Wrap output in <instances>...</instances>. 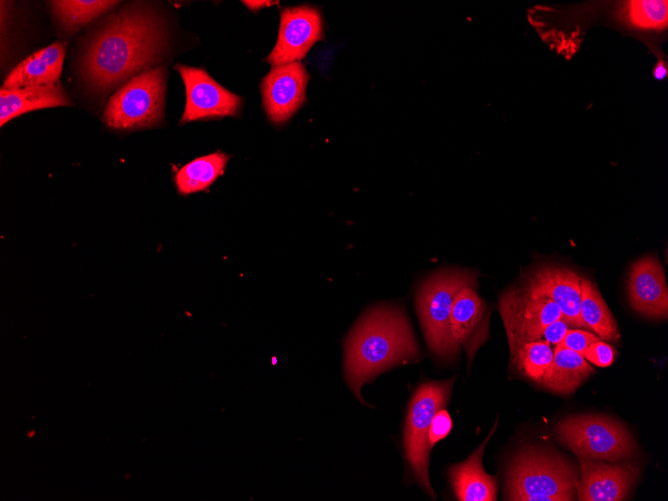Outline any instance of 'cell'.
<instances>
[{"label": "cell", "instance_id": "obj_15", "mask_svg": "<svg viewBox=\"0 0 668 501\" xmlns=\"http://www.w3.org/2000/svg\"><path fill=\"white\" fill-rule=\"evenodd\" d=\"M628 299L631 307L644 316L667 318L668 289L664 269L656 256H644L631 265Z\"/></svg>", "mask_w": 668, "mask_h": 501}, {"label": "cell", "instance_id": "obj_10", "mask_svg": "<svg viewBox=\"0 0 668 501\" xmlns=\"http://www.w3.org/2000/svg\"><path fill=\"white\" fill-rule=\"evenodd\" d=\"M277 43L266 58L273 67L302 59L315 42L323 37L319 11L310 6H298L281 12Z\"/></svg>", "mask_w": 668, "mask_h": 501}, {"label": "cell", "instance_id": "obj_7", "mask_svg": "<svg viewBox=\"0 0 668 501\" xmlns=\"http://www.w3.org/2000/svg\"><path fill=\"white\" fill-rule=\"evenodd\" d=\"M556 434L577 456L596 460H624L636 449L630 433L619 422L607 417H569L558 423Z\"/></svg>", "mask_w": 668, "mask_h": 501}, {"label": "cell", "instance_id": "obj_29", "mask_svg": "<svg viewBox=\"0 0 668 501\" xmlns=\"http://www.w3.org/2000/svg\"><path fill=\"white\" fill-rule=\"evenodd\" d=\"M653 76L656 80H663L667 76V66L664 61H659L653 69Z\"/></svg>", "mask_w": 668, "mask_h": 501}, {"label": "cell", "instance_id": "obj_20", "mask_svg": "<svg viewBox=\"0 0 668 501\" xmlns=\"http://www.w3.org/2000/svg\"><path fill=\"white\" fill-rule=\"evenodd\" d=\"M580 286V315L584 324L587 328L592 329L599 338L617 341L619 339L617 324L597 286L583 276L580 279Z\"/></svg>", "mask_w": 668, "mask_h": 501}, {"label": "cell", "instance_id": "obj_8", "mask_svg": "<svg viewBox=\"0 0 668 501\" xmlns=\"http://www.w3.org/2000/svg\"><path fill=\"white\" fill-rule=\"evenodd\" d=\"M498 308L506 330L510 356L524 344L541 340L544 329L562 318L560 308L552 300L534 293L525 281L503 292Z\"/></svg>", "mask_w": 668, "mask_h": 501}, {"label": "cell", "instance_id": "obj_24", "mask_svg": "<svg viewBox=\"0 0 668 501\" xmlns=\"http://www.w3.org/2000/svg\"><path fill=\"white\" fill-rule=\"evenodd\" d=\"M622 18L639 29H662L667 26L668 2L666 0L628 1L621 10Z\"/></svg>", "mask_w": 668, "mask_h": 501}, {"label": "cell", "instance_id": "obj_9", "mask_svg": "<svg viewBox=\"0 0 668 501\" xmlns=\"http://www.w3.org/2000/svg\"><path fill=\"white\" fill-rule=\"evenodd\" d=\"M186 89V106L180 123L237 115L241 97L217 83L204 69L177 64Z\"/></svg>", "mask_w": 668, "mask_h": 501}, {"label": "cell", "instance_id": "obj_22", "mask_svg": "<svg viewBox=\"0 0 668 501\" xmlns=\"http://www.w3.org/2000/svg\"><path fill=\"white\" fill-rule=\"evenodd\" d=\"M118 1L110 0H56L51 2L52 11L67 30H77L107 12Z\"/></svg>", "mask_w": 668, "mask_h": 501}, {"label": "cell", "instance_id": "obj_14", "mask_svg": "<svg viewBox=\"0 0 668 501\" xmlns=\"http://www.w3.org/2000/svg\"><path fill=\"white\" fill-rule=\"evenodd\" d=\"M490 309L478 295L476 287L466 286L455 296L450 328L454 340L467 354L468 365L489 336Z\"/></svg>", "mask_w": 668, "mask_h": 501}, {"label": "cell", "instance_id": "obj_2", "mask_svg": "<svg viewBox=\"0 0 668 501\" xmlns=\"http://www.w3.org/2000/svg\"><path fill=\"white\" fill-rule=\"evenodd\" d=\"M421 350L404 310L381 304L368 310L345 343V380L363 403L361 387L381 372L417 360Z\"/></svg>", "mask_w": 668, "mask_h": 501}, {"label": "cell", "instance_id": "obj_3", "mask_svg": "<svg viewBox=\"0 0 668 501\" xmlns=\"http://www.w3.org/2000/svg\"><path fill=\"white\" fill-rule=\"evenodd\" d=\"M579 476L575 466L559 454L534 447L520 451L509 466L508 500L572 501Z\"/></svg>", "mask_w": 668, "mask_h": 501}, {"label": "cell", "instance_id": "obj_21", "mask_svg": "<svg viewBox=\"0 0 668 501\" xmlns=\"http://www.w3.org/2000/svg\"><path fill=\"white\" fill-rule=\"evenodd\" d=\"M229 158V155L218 152L196 158L184 165L174 177L179 194L188 195L207 189L223 174Z\"/></svg>", "mask_w": 668, "mask_h": 501}, {"label": "cell", "instance_id": "obj_19", "mask_svg": "<svg viewBox=\"0 0 668 501\" xmlns=\"http://www.w3.org/2000/svg\"><path fill=\"white\" fill-rule=\"evenodd\" d=\"M593 373L582 354L555 346L553 359L539 383L552 392L569 395Z\"/></svg>", "mask_w": 668, "mask_h": 501}, {"label": "cell", "instance_id": "obj_1", "mask_svg": "<svg viewBox=\"0 0 668 501\" xmlns=\"http://www.w3.org/2000/svg\"><path fill=\"white\" fill-rule=\"evenodd\" d=\"M159 20L140 5L108 16L92 36L82 58L87 84L106 92L156 63L164 44Z\"/></svg>", "mask_w": 668, "mask_h": 501}, {"label": "cell", "instance_id": "obj_17", "mask_svg": "<svg viewBox=\"0 0 668 501\" xmlns=\"http://www.w3.org/2000/svg\"><path fill=\"white\" fill-rule=\"evenodd\" d=\"M497 422L482 444L463 462L448 470L452 488L460 501H495L496 479L482 466L484 449L495 432Z\"/></svg>", "mask_w": 668, "mask_h": 501}, {"label": "cell", "instance_id": "obj_25", "mask_svg": "<svg viewBox=\"0 0 668 501\" xmlns=\"http://www.w3.org/2000/svg\"><path fill=\"white\" fill-rule=\"evenodd\" d=\"M598 340H600L599 337L591 332L582 329H569L563 340L556 346L583 354L591 344Z\"/></svg>", "mask_w": 668, "mask_h": 501}, {"label": "cell", "instance_id": "obj_4", "mask_svg": "<svg viewBox=\"0 0 668 501\" xmlns=\"http://www.w3.org/2000/svg\"><path fill=\"white\" fill-rule=\"evenodd\" d=\"M477 272L443 269L427 277L419 286L415 304L427 345L434 357L452 361L459 345L450 328V314L456 294L466 286L477 287Z\"/></svg>", "mask_w": 668, "mask_h": 501}, {"label": "cell", "instance_id": "obj_12", "mask_svg": "<svg viewBox=\"0 0 668 501\" xmlns=\"http://www.w3.org/2000/svg\"><path fill=\"white\" fill-rule=\"evenodd\" d=\"M580 279L572 269L542 264L533 268L524 281L534 293L552 300L569 326L587 328L580 315Z\"/></svg>", "mask_w": 668, "mask_h": 501}, {"label": "cell", "instance_id": "obj_16", "mask_svg": "<svg viewBox=\"0 0 668 501\" xmlns=\"http://www.w3.org/2000/svg\"><path fill=\"white\" fill-rule=\"evenodd\" d=\"M65 53L66 44L60 41L37 50L9 73L2 88L13 89L58 83Z\"/></svg>", "mask_w": 668, "mask_h": 501}, {"label": "cell", "instance_id": "obj_18", "mask_svg": "<svg viewBox=\"0 0 668 501\" xmlns=\"http://www.w3.org/2000/svg\"><path fill=\"white\" fill-rule=\"evenodd\" d=\"M71 105L64 87L58 82L46 86H34L0 90V125L29 111Z\"/></svg>", "mask_w": 668, "mask_h": 501}, {"label": "cell", "instance_id": "obj_27", "mask_svg": "<svg viewBox=\"0 0 668 501\" xmlns=\"http://www.w3.org/2000/svg\"><path fill=\"white\" fill-rule=\"evenodd\" d=\"M582 355L598 367H607L613 363L615 349L611 345L598 340L591 344Z\"/></svg>", "mask_w": 668, "mask_h": 501}, {"label": "cell", "instance_id": "obj_6", "mask_svg": "<svg viewBox=\"0 0 668 501\" xmlns=\"http://www.w3.org/2000/svg\"><path fill=\"white\" fill-rule=\"evenodd\" d=\"M454 378L425 382L414 392L408 406L404 450L412 475L419 486L435 498L428 475L430 447L428 432L433 416L444 408L451 394Z\"/></svg>", "mask_w": 668, "mask_h": 501}, {"label": "cell", "instance_id": "obj_11", "mask_svg": "<svg viewBox=\"0 0 668 501\" xmlns=\"http://www.w3.org/2000/svg\"><path fill=\"white\" fill-rule=\"evenodd\" d=\"M309 75L300 62L275 66L261 85L263 104L276 124L287 121L305 102Z\"/></svg>", "mask_w": 668, "mask_h": 501}, {"label": "cell", "instance_id": "obj_5", "mask_svg": "<svg viewBox=\"0 0 668 501\" xmlns=\"http://www.w3.org/2000/svg\"><path fill=\"white\" fill-rule=\"evenodd\" d=\"M167 68L147 69L127 80L109 99L104 120L114 129L133 130L163 119Z\"/></svg>", "mask_w": 668, "mask_h": 501}, {"label": "cell", "instance_id": "obj_28", "mask_svg": "<svg viewBox=\"0 0 668 501\" xmlns=\"http://www.w3.org/2000/svg\"><path fill=\"white\" fill-rule=\"evenodd\" d=\"M569 330V325L563 318H560L549 324L543 331L541 340L546 341L551 346L558 345Z\"/></svg>", "mask_w": 668, "mask_h": 501}, {"label": "cell", "instance_id": "obj_26", "mask_svg": "<svg viewBox=\"0 0 668 501\" xmlns=\"http://www.w3.org/2000/svg\"><path fill=\"white\" fill-rule=\"evenodd\" d=\"M452 429V419L446 409L442 408L432 418L429 432L428 444L430 449L440 440L445 438Z\"/></svg>", "mask_w": 668, "mask_h": 501}, {"label": "cell", "instance_id": "obj_23", "mask_svg": "<svg viewBox=\"0 0 668 501\" xmlns=\"http://www.w3.org/2000/svg\"><path fill=\"white\" fill-rule=\"evenodd\" d=\"M552 359V346L544 340H538L520 347L510 356V363L525 377L540 382Z\"/></svg>", "mask_w": 668, "mask_h": 501}, {"label": "cell", "instance_id": "obj_13", "mask_svg": "<svg viewBox=\"0 0 668 501\" xmlns=\"http://www.w3.org/2000/svg\"><path fill=\"white\" fill-rule=\"evenodd\" d=\"M581 480L577 498L580 501L625 500L639 475L635 464L609 465L596 459L578 456Z\"/></svg>", "mask_w": 668, "mask_h": 501}, {"label": "cell", "instance_id": "obj_30", "mask_svg": "<svg viewBox=\"0 0 668 501\" xmlns=\"http://www.w3.org/2000/svg\"><path fill=\"white\" fill-rule=\"evenodd\" d=\"M246 6H248L252 10H258L261 7L270 5L272 2L270 1H244Z\"/></svg>", "mask_w": 668, "mask_h": 501}]
</instances>
